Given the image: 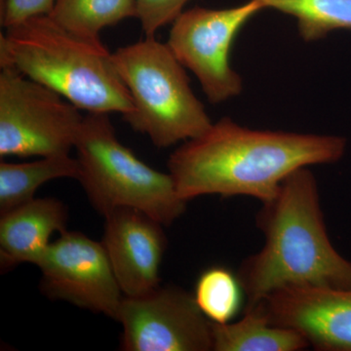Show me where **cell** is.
I'll list each match as a JSON object with an SVG mask.
<instances>
[{
	"mask_svg": "<svg viewBox=\"0 0 351 351\" xmlns=\"http://www.w3.org/2000/svg\"><path fill=\"white\" fill-rule=\"evenodd\" d=\"M80 165L69 154L40 157L31 162H0V215L34 199L45 182L61 178L77 180Z\"/></svg>",
	"mask_w": 351,
	"mask_h": 351,
	"instance_id": "5bb4252c",
	"label": "cell"
},
{
	"mask_svg": "<svg viewBox=\"0 0 351 351\" xmlns=\"http://www.w3.org/2000/svg\"><path fill=\"white\" fill-rule=\"evenodd\" d=\"M77 181L104 217L117 208H134L168 226L186 209L170 173L143 162L119 142L108 113H87L75 147Z\"/></svg>",
	"mask_w": 351,
	"mask_h": 351,
	"instance_id": "5b68a950",
	"label": "cell"
},
{
	"mask_svg": "<svg viewBox=\"0 0 351 351\" xmlns=\"http://www.w3.org/2000/svg\"><path fill=\"white\" fill-rule=\"evenodd\" d=\"M49 16L68 31L97 38L105 27L137 18V5L136 0H57Z\"/></svg>",
	"mask_w": 351,
	"mask_h": 351,
	"instance_id": "9a60e30c",
	"label": "cell"
},
{
	"mask_svg": "<svg viewBox=\"0 0 351 351\" xmlns=\"http://www.w3.org/2000/svg\"><path fill=\"white\" fill-rule=\"evenodd\" d=\"M339 136L252 130L223 117L199 137L182 143L168 159L178 195L249 196L271 200L291 173L331 164L345 154Z\"/></svg>",
	"mask_w": 351,
	"mask_h": 351,
	"instance_id": "6da1fadb",
	"label": "cell"
},
{
	"mask_svg": "<svg viewBox=\"0 0 351 351\" xmlns=\"http://www.w3.org/2000/svg\"><path fill=\"white\" fill-rule=\"evenodd\" d=\"M212 336L215 351H299L309 346L301 332L270 324L258 306L243 308L237 322H212Z\"/></svg>",
	"mask_w": 351,
	"mask_h": 351,
	"instance_id": "4fadbf2b",
	"label": "cell"
},
{
	"mask_svg": "<svg viewBox=\"0 0 351 351\" xmlns=\"http://www.w3.org/2000/svg\"><path fill=\"white\" fill-rule=\"evenodd\" d=\"M263 10L260 0L226 9L195 7L173 23L166 43L180 63L195 73L212 105L241 94L243 82L232 68L230 53L242 27Z\"/></svg>",
	"mask_w": 351,
	"mask_h": 351,
	"instance_id": "52a82bcc",
	"label": "cell"
},
{
	"mask_svg": "<svg viewBox=\"0 0 351 351\" xmlns=\"http://www.w3.org/2000/svg\"><path fill=\"white\" fill-rule=\"evenodd\" d=\"M68 208L56 198H34L0 215V265L2 270L20 263L38 265L55 232L68 225Z\"/></svg>",
	"mask_w": 351,
	"mask_h": 351,
	"instance_id": "7c38bea8",
	"label": "cell"
},
{
	"mask_svg": "<svg viewBox=\"0 0 351 351\" xmlns=\"http://www.w3.org/2000/svg\"><path fill=\"white\" fill-rule=\"evenodd\" d=\"M84 117L71 101L14 69L0 71V156L47 157L75 149Z\"/></svg>",
	"mask_w": 351,
	"mask_h": 351,
	"instance_id": "8992f818",
	"label": "cell"
},
{
	"mask_svg": "<svg viewBox=\"0 0 351 351\" xmlns=\"http://www.w3.org/2000/svg\"><path fill=\"white\" fill-rule=\"evenodd\" d=\"M36 267L41 271V291L49 299L117 320L124 295L101 242L66 230L49 245Z\"/></svg>",
	"mask_w": 351,
	"mask_h": 351,
	"instance_id": "9c48e42d",
	"label": "cell"
},
{
	"mask_svg": "<svg viewBox=\"0 0 351 351\" xmlns=\"http://www.w3.org/2000/svg\"><path fill=\"white\" fill-rule=\"evenodd\" d=\"M7 66L87 113L125 117L133 112L130 92L100 38L68 31L49 15L29 18L0 34V66Z\"/></svg>",
	"mask_w": 351,
	"mask_h": 351,
	"instance_id": "3957f363",
	"label": "cell"
},
{
	"mask_svg": "<svg viewBox=\"0 0 351 351\" xmlns=\"http://www.w3.org/2000/svg\"><path fill=\"white\" fill-rule=\"evenodd\" d=\"M265 9L293 16L306 43L321 40L330 32L351 29V0H260Z\"/></svg>",
	"mask_w": 351,
	"mask_h": 351,
	"instance_id": "2e32d148",
	"label": "cell"
},
{
	"mask_svg": "<svg viewBox=\"0 0 351 351\" xmlns=\"http://www.w3.org/2000/svg\"><path fill=\"white\" fill-rule=\"evenodd\" d=\"M193 295L202 313L217 324L232 322L245 301L239 276L223 267L204 270L196 281Z\"/></svg>",
	"mask_w": 351,
	"mask_h": 351,
	"instance_id": "e0dca14e",
	"label": "cell"
},
{
	"mask_svg": "<svg viewBox=\"0 0 351 351\" xmlns=\"http://www.w3.org/2000/svg\"><path fill=\"white\" fill-rule=\"evenodd\" d=\"M104 248L122 293L137 297L160 286L167 248L163 225L134 208H117L105 216Z\"/></svg>",
	"mask_w": 351,
	"mask_h": 351,
	"instance_id": "8fae6325",
	"label": "cell"
},
{
	"mask_svg": "<svg viewBox=\"0 0 351 351\" xmlns=\"http://www.w3.org/2000/svg\"><path fill=\"white\" fill-rule=\"evenodd\" d=\"M112 60L133 100V112L123 119L156 147L199 137L213 124L167 43L145 36L119 48Z\"/></svg>",
	"mask_w": 351,
	"mask_h": 351,
	"instance_id": "277c9868",
	"label": "cell"
},
{
	"mask_svg": "<svg viewBox=\"0 0 351 351\" xmlns=\"http://www.w3.org/2000/svg\"><path fill=\"white\" fill-rule=\"evenodd\" d=\"M57 0H4L1 25L4 29L34 16L49 15Z\"/></svg>",
	"mask_w": 351,
	"mask_h": 351,
	"instance_id": "d6986e66",
	"label": "cell"
},
{
	"mask_svg": "<svg viewBox=\"0 0 351 351\" xmlns=\"http://www.w3.org/2000/svg\"><path fill=\"white\" fill-rule=\"evenodd\" d=\"M189 0H136L137 19L145 36H154L164 25L174 23Z\"/></svg>",
	"mask_w": 351,
	"mask_h": 351,
	"instance_id": "ac0fdd59",
	"label": "cell"
},
{
	"mask_svg": "<svg viewBox=\"0 0 351 351\" xmlns=\"http://www.w3.org/2000/svg\"><path fill=\"white\" fill-rule=\"evenodd\" d=\"M255 306L270 324L301 332L315 350L351 351V287L291 286Z\"/></svg>",
	"mask_w": 351,
	"mask_h": 351,
	"instance_id": "30bf717a",
	"label": "cell"
},
{
	"mask_svg": "<svg viewBox=\"0 0 351 351\" xmlns=\"http://www.w3.org/2000/svg\"><path fill=\"white\" fill-rule=\"evenodd\" d=\"M117 321L125 351L213 350L212 322L191 293L177 286L158 287L137 297L124 295Z\"/></svg>",
	"mask_w": 351,
	"mask_h": 351,
	"instance_id": "ba28073f",
	"label": "cell"
},
{
	"mask_svg": "<svg viewBox=\"0 0 351 351\" xmlns=\"http://www.w3.org/2000/svg\"><path fill=\"white\" fill-rule=\"evenodd\" d=\"M308 168L291 173L256 216L265 245L240 265L243 308L291 286L351 287V262L330 240L317 181Z\"/></svg>",
	"mask_w": 351,
	"mask_h": 351,
	"instance_id": "7a4b0ae2",
	"label": "cell"
}]
</instances>
